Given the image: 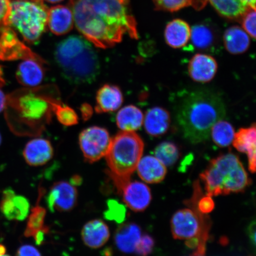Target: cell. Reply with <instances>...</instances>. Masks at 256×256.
<instances>
[{
	"mask_svg": "<svg viewBox=\"0 0 256 256\" xmlns=\"http://www.w3.org/2000/svg\"><path fill=\"white\" fill-rule=\"evenodd\" d=\"M44 60L26 59L19 64L16 76L18 81L26 87L34 88L40 85L44 78Z\"/></svg>",
	"mask_w": 256,
	"mask_h": 256,
	"instance_id": "obj_14",
	"label": "cell"
},
{
	"mask_svg": "<svg viewBox=\"0 0 256 256\" xmlns=\"http://www.w3.org/2000/svg\"><path fill=\"white\" fill-rule=\"evenodd\" d=\"M224 44L228 52L236 55L247 51L250 40L244 30L238 26H232L224 33Z\"/></svg>",
	"mask_w": 256,
	"mask_h": 256,
	"instance_id": "obj_25",
	"label": "cell"
},
{
	"mask_svg": "<svg viewBox=\"0 0 256 256\" xmlns=\"http://www.w3.org/2000/svg\"><path fill=\"white\" fill-rule=\"evenodd\" d=\"M124 202L135 212H142L148 206L152 193L146 184L140 182H129L121 192Z\"/></svg>",
	"mask_w": 256,
	"mask_h": 256,
	"instance_id": "obj_13",
	"label": "cell"
},
{
	"mask_svg": "<svg viewBox=\"0 0 256 256\" xmlns=\"http://www.w3.org/2000/svg\"><path fill=\"white\" fill-rule=\"evenodd\" d=\"M69 8L78 30L96 46L113 47L126 34L138 38L130 0H70Z\"/></svg>",
	"mask_w": 256,
	"mask_h": 256,
	"instance_id": "obj_1",
	"label": "cell"
},
{
	"mask_svg": "<svg viewBox=\"0 0 256 256\" xmlns=\"http://www.w3.org/2000/svg\"><path fill=\"white\" fill-rule=\"evenodd\" d=\"M16 256H42L36 248L31 245H24L18 248Z\"/></svg>",
	"mask_w": 256,
	"mask_h": 256,
	"instance_id": "obj_39",
	"label": "cell"
},
{
	"mask_svg": "<svg viewBox=\"0 0 256 256\" xmlns=\"http://www.w3.org/2000/svg\"><path fill=\"white\" fill-rule=\"evenodd\" d=\"M233 146L238 152L248 154V168L252 172L256 171V126L247 128H242L235 134L233 140Z\"/></svg>",
	"mask_w": 256,
	"mask_h": 256,
	"instance_id": "obj_20",
	"label": "cell"
},
{
	"mask_svg": "<svg viewBox=\"0 0 256 256\" xmlns=\"http://www.w3.org/2000/svg\"><path fill=\"white\" fill-rule=\"evenodd\" d=\"M153 2L158 10L172 12L190 6L200 9L206 5L207 0H153Z\"/></svg>",
	"mask_w": 256,
	"mask_h": 256,
	"instance_id": "obj_31",
	"label": "cell"
},
{
	"mask_svg": "<svg viewBox=\"0 0 256 256\" xmlns=\"http://www.w3.org/2000/svg\"><path fill=\"white\" fill-rule=\"evenodd\" d=\"M136 168L140 178L148 184L160 183L167 174L166 166L158 158L150 156L140 158Z\"/></svg>",
	"mask_w": 256,
	"mask_h": 256,
	"instance_id": "obj_22",
	"label": "cell"
},
{
	"mask_svg": "<svg viewBox=\"0 0 256 256\" xmlns=\"http://www.w3.org/2000/svg\"><path fill=\"white\" fill-rule=\"evenodd\" d=\"M154 246V240L152 236L145 234L140 238L135 252L139 256H148L152 251Z\"/></svg>",
	"mask_w": 256,
	"mask_h": 256,
	"instance_id": "obj_36",
	"label": "cell"
},
{
	"mask_svg": "<svg viewBox=\"0 0 256 256\" xmlns=\"http://www.w3.org/2000/svg\"><path fill=\"white\" fill-rule=\"evenodd\" d=\"M156 158L165 166H171L178 161L180 152L177 146L171 142H162L156 147Z\"/></svg>",
	"mask_w": 256,
	"mask_h": 256,
	"instance_id": "obj_32",
	"label": "cell"
},
{
	"mask_svg": "<svg viewBox=\"0 0 256 256\" xmlns=\"http://www.w3.org/2000/svg\"><path fill=\"white\" fill-rule=\"evenodd\" d=\"M6 104H7V96L0 88V113L6 110Z\"/></svg>",
	"mask_w": 256,
	"mask_h": 256,
	"instance_id": "obj_42",
	"label": "cell"
},
{
	"mask_svg": "<svg viewBox=\"0 0 256 256\" xmlns=\"http://www.w3.org/2000/svg\"><path fill=\"white\" fill-rule=\"evenodd\" d=\"M240 20L244 31L256 39V10L249 7Z\"/></svg>",
	"mask_w": 256,
	"mask_h": 256,
	"instance_id": "obj_35",
	"label": "cell"
},
{
	"mask_svg": "<svg viewBox=\"0 0 256 256\" xmlns=\"http://www.w3.org/2000/svg\"><path fill=\"white\" fill-rule=\"evenodd\" d=\"M81 111L83 119L87 120L89 119L92 114V110L90 105L84 104L82 105Z\"/></svg>",
	"mask_w": 256,
	"mask_h": 256,
	"instance_id": "obj_40",
	"label": "cell"
},
{
	"mask_svg": "<svg viewBox=\"0 0 256 256\" xmlns=\"http://www.w3.org/2000/svg\"><path fill=\"white\" fill-rule=\"evenodd\" d=\"M82 238L88 247L92 248H100L110 239V229L103 220H92L83 226Z\"/></svg>",
	"mask_w": 256,
	"mask_h": 256,
	"instance_id": "obj_19",
	"label": "cell"
},
{
	"mask_svg": "<svg viewBox=\"0 0 256 256\" xmlns=\"http://www.w3.org/2000/svg\"><path fill=\"white\" fill-rule=\"evenodd\" d=\"M82 178L78 176H74L72 178L71 184L74 186L79 185L81 184Z\"/></svg>",
	"mask_w": 256,
	"mask_h": 256,
	"instance_id": "obj_43",
	"label": "cell"
},
{
	"mask_svg": "<svg viewBox=\"0 0 256 256\" xmlns=\"http://www.w3.org/2000/svg\"><path fill=\"white\" fill-rule=\"evenodd\" d=\"M225 115V106L218 96L208 91H198L182 102L177 118L186 138L196 144L206 140L214 124Z\"/></svg>",
	"mask_w": 256,
	"mask_h": 256,
	"instance_id": "obj_2",
	"label": "cell"
},
{
	"mask_svg": "<svg viewBox=\"0 0 256 256\" xmlns=\"http://www.w3.org/2000/svg\"><path fill=\"white\" fill-rule=\"evenodd\" d=\"M124 102L123 94L116 86L104 84L96 95V111L98 114L114 112L119 108Z\"/></svg>",
	"mask_w": 256,
	"mask_h": 256,
	"instance_id": "obj_18",
	"label": "cell"
},
{
	"mask_svg": "<svg viewBox=\"0 0 256 256\" xmlns=\"http://www.w3.org/2000/svg\"><path fill=\"white\" fill-rule=\"evenodd\" d=\"M142 238L140 227L134 223L122 224L116 230L114 242L117 248L126 254L135 252Z\"/></svg>",
	"mask_w": 256,
	"mask_h": 256,
	"instance_id": "obj_21",
	"label": "cell"
},
{
	"mask_svg": "<svg viewBox=\"0 0 256 256\" xmlns=\"http://www.w3.org/2000/svg\"><path fill=\"white\" fill-rule=\"evenodd\" d=\"M78 200V192L68 182H56L50 188L46 198L47 206L51 212H67L74 208Z\"/></svg>",
	"mask_w": 256,
	"mask_h": 256,
	"instance_id": "obj_11",
	"label": "cell"
},
{
	"mask_svg": "<svg viewBox=\"0 0 256 256\" xmlns=\"http://www.w3.org/2000/svg\"><path fill=\"white\" fill-rule=\"evenodd\" d=\"M108 210L104 212L106 218L114 220L117 223L124 222L126 216V208L116 200H110L108 201Z\"/></svg>",
	"mask_w": 256,
	"mask_h": 256,
	"instance_id": "obj_34",
	"label": "cell"
},
{
	"mask_svg": "<svg viewBox=\"0 0 256 256\" xmlns=\"http://www.w3.org/2000/svg\"><path fill=\"white\" fill-rule=\"evenodd\" d=\"M48 10L44 0H14L11 2L9 26L26 42L36 44L46 32Z\"/></svg>",
	"mask_w": 256,
	"mask_h": 256,
	"instance_id": "obj_7",
	"label": "cell"
},
{
	"mask_svg": "<svg viewBox=\"0 0 256 256\" xmlns=\"http://www.w3.org/2000/svg\"><path fill=\"white\" fill-rule=\"evenodd\" d=\"M191 28L190 25L181 19H174L166 28L164 36L166 43L172 48H181L186 46L190 40Z\"/></svg>",
	"mask_w": 256,
	"mask_h": 256,
	"instance_id": "obj_24",
	"label": "cell"
},
{
	"mask_svg": "<svg viewBox=\"0 0 256 256\" xmlns=\"http://www.w3.org/2000/svg\"><path fill=\"white\" fill-rule=\"evenodd\" d=\"M10 256L8 255H6V254H4V255H2V256Z\"/></svg>",
	"mask_w": 256,
	"mask_h": 256,
	"instance_id": "obj_49",
	"label": "cell"
},
{
	"mask_svg": "<svg viewBox=\"0 0 256 256\" xmlns=\"http://www.w3.org/2000/svg\"><path fill=\"white\" fill-rule=\"evenodd\" d=\"M52 112L56 114L58 120L65 126H72L78 123V114L72 108L62 104L55 100L52 104Z\"/></svg>",
	"mask_w": 256,
	"mask_h": 256,
	"instance_id": "obj_33",
	"label": "cell"
},
{
	"mask_svg": "<svg viewBox=\"0 0 256 256\" xmlns=\"http://www.w3.org/2000/svg\"><path fill=\"white\" fill-rule=\"evenodd\" d=\"M74 21L71 8L64 6H56L48 10L47 26L56 35L68 34L72 30Z\"/></svg>",
	"mask_w": 256,
	"mask_h": 256,
	"instance_id": "obj_16",
	"label": "cell"
},
{
	"mask_svg": "<svg viewBox=\"0 0 256 256\" xmlns=\"http://www.w3.org/2000/svg\"><path fill=\"white\" fill-rule=\"evenodd\" d=\"M224 18L240 20L250 7L246 0H208Z\"/></svg>",
	"mask_w": 256,
	"mask_h": 256,
	"instance_id": "obj_27",
	"label": "cell"
},
{
	"mask_svg": "<svg viewBox=\"0 0 256 256\" xmlns=\"http://www.w3.org/2000/svg\"><path fill=\"white\" fill-rule=\"evenodd\" d=\"M55 59L64 78L73 84H89L100 72L97 54L82 36H71L58 44Z\"/></svg>",
	"mask_w": 256,
	"mask_h": 256,
	"instance_id": "obj_3",
	"label": "cell"
},
{
	"mask_svg": "<svg viewBox=\"0 0 256 256\" xmlns=\"http://www.w3.org/2000/svg\"><path fill=\"white\" fill-rule=\"evenodd\" d=\"M54 150L49 140L44 138H35L30 140L24 151L26 162L31 166L46 164L52 158Z\"/></svg>",
	"mask_w": 256,
	"mask_h": 256,
	"instance_id": "obj_17",
	"label": "cell"
},
{
	"mask_svg": "<svg viewBox=\"0 0 256 256\" xmlns=\"http://www.w3.org/2000/svg\"><path fill=\"white\" fill-rule=\"evenodd\" d=\"M46 213V210L40 206H36L32 210L24 233L25 236L34 238L38 232L46 228V226H44V222Z\"/></svg>",
	"mask_w": 256,
	"mask_h": 256,
	"instance_id": "obj_30",
	"label": "cell"
},
{
	"mask_svg": "<svg viewBox=\"0 0 256 256\" xmlns=\"http://www.w3.org/2000/svg\"><path fill=\"white\" fill-rule=\"evenodd\" d=\"M250 238L254 247L256 246V222H254L250 225L248 229Z\"/></svg>",
	"mask_w": 256,
	"mask_h": 256,
	"instance_id": "obj_41",
	"label": "cell"
},
{
	"mask_svg": "<svg viewBox=\"0 0 256 256\" xmlns=\"http://www.w3.org/2000/svg\"><path fill=\"white\" fill-rule=\"evenodd\" d=\"M5 84V80L3 78V72L2 66H0V88L2 87Z\"/></svg>",
	"mask_w": 256,
	"mask_h": 256,
	"instance_id": "obj_44",
	"label": "cell"
},
{
	"mask_svg": "<svg viewBox=\"0 0 256 256\" xmlns=\"http://www.w3.org/2000/svg\"><path fill=\"white\" fill-rule=\"evenodd\" d=\"M246 1L250 7L256 10V0H246Z\"/></svg>",
	"mask_w": 256,
	"mask_h": 256,
	"instance_id": "obj_45",
	"label": "cell"
},
{
	"mask_svg": "<svg viewBox=\"0 0 256 256\" xmlns=\"http://www.w3.org/2000/svg\"><path fill=\"white\" fill-rule=\"evenodd\" d=\"M2 142V138L1 134H0V145H1Z\"/></svg>",
	"mask_w": 256,
	"mask_h": 256,
	"instance_id": "obj_48",
	"label": "cell"
},
{
	"mask_svg": "<svg viewBox=\"0 0 256 256\" xmlns=\"http://www.w3.org/2000/svg\"><path fill=\"white\" fill-rule=\"evenodd\" d=\"M0 34V60L42 59L19 40L17 34L10 27L2 28Z\"/></svg>",
	"mask_w": 256,
	"mask_h": 256,
	"instance_id": "obj_10",
	"label": "cell"
},
{
	"mask_svg": "<svg viewBox=\"0 0 256 256\" xmlns=\"http://www.w3.org/2000/svg\"><path fill=\"white\" fill-rule=\"evenodd\" d=\"M192 43L194 48L200 50H206L212 46L215 40V34L209 25L200 24L191 28Z\"/></svg>",
	"mask_w": 256,
	"mask_h": 256,
	"instance_id": "obj_28",
	"label": "cell"
},
{
	"mask_svg": "<svg viewBox=\"0 0 256 256\" xmlns=\"http://www.w3.org/2000/svg\"><path fill=\"white\" fill-rule=\"evenodd\" d=\"M144 148L143 140L134 132L122 131L112 139L105 156L110 168L108 174L118 191L130 182V176L142 158Z\"/></svg>",
	"mask_w": 256,
	"mask_h": 256,
	"instance_id": "obj_5",
	"label": "cell"
},
{
	"mask_svg": "<svg viewBox=\"0 0 256 256\" xmlns=\"http://www.w3.org/2000/svg\"><path fill=\"white\" fill-rule=\"evenodd\" d=\"M196 207L198 210L203 214H209L212 212L215 207V204L210 196H206L200 198L197 202Z\"/></svg>",
	"mask_w": 256,
	"mask_h": 256,
	"instance_id": "obj_38",
	"label": "cell"
},
{
	"mask_svg": "<svg viewBox=\"0 0 256 256\" xmlns=\"http://www.w3.org/2000/svg\"><path fill=\"white\" fill-rule=\"evenodd\" d=\"M112 138L107 130L91 126L83 130L79 136V144L86 161L92 163L106 156Z\"/></svg>",
	"mask_w": 256,
	"mask_h": 256,
	"instance_id": "obj_9",
	"label": "cell"
},
{
	"mask_svg": "<svg viewBox=\"0 0 256 256\" xmlns=\"http://www.w3.org/2000/svg\"><path fill=\"white\" fill-rule=\"evenodd\" d=\"M144 114L142 110L135 106H126L118 112L116 124L122 131L135 132L142 127L144 122Z\"/></svg>",
	"mask_w": 256,
	"mask_h": 256,
	"instance_id": "obj_26",
	"label": "cell"
},
{
	"mask_svg": "<svg viewBox=\"0 0 256 256\" xmlns=\"http://www.w3.org/2000/svg\"><path fill=\"white\" fill-rule=\"evenodd\" d=\"M6 248L4 245L0 244V256L6 254Z\"/></svg>",
	"mask_w": 256,
	"mask_h": 256,
	"instance_id": "obj_46",
	"label": "cell"
},
{
	"mask_svg": "<svg viewBox=\"0 0 256 256\" xmlns=\"http://www.w3.org/2000/svg\"><path fill=\"white\" fill-rule=\"evenodd\" d=\"M218 70L216 60L206 54H198L190 60L188 70L194 81L208 82L215 76Z\"/></svg>",
	"mask_w": 256,
	"mask_h": 256,
	"instance_id": "obj_15",
	"label": "cell"
},
{
	"mask_svg": "<svg viewBox=\"0 0 256 256\" xmlns=\"http://www.w3.org/2000/svg\"><path fill=\"white\" fill-rule=\"evenodd\" d=\"M46 1L50 3H57L63 1V0H46Z\"/></svg>",
	"mask_w": 256,
	"mask_h": 256,
	"instance_id": "obj_47",
	"label": "cell"
},
{
	"mask_svg": "<svg viewBox=\"0 0 256 256\" xmlns=\"http://www.w3.org/2000/svg\"><path fill=\"white\" fill-rule=\"evenodd\" d=\"M144 122L146 132L149 135L159 136L168 130L170 116L168 111L164 108L155 107L146 112L144 118Z\"/></svg>",
	"mask_w": 256,
	"mask_h": 256,
	"instance_id": "obj_23",
	"label": "cell"
},
{
	"mask_svg": "<svg viewBox=\"0 0 256 256\" xmlns=\"http://www.w3.org/2000/svg\"><path fill=\"white\" fill-rule=\"evenodd\" d=\"M201 194L200 185L196 182L194 184V198L190 201L194 209L178 210L172 216L171 222L172 232L174 238L199 239L197 250L192 254L196 256H206V244L209 231V224L204 218L203 214L196 210L197 199Z\"/></svg>",
	"mask_w": 256,
	"mask_h": 256,
	"instance_id": "obj_8",
	"label": "cell"
},
{
	"mask_svg": "<svg viewBox=\"0 0 256 256\" xmlns=\"http://www.w3.org/2000/svg\"><path fill=\"white\" fill-rule=\"evenodd\" d=\"M200 177L210 197L242 192L251 184L238 156L231 152L212 160Z\"/></svg>",
	"mask_w": 256,
	"mask_h": 256,
	"instance_id": "obj_4",
	"label": "cell"
},
{
	"mask_svg": "<svg viewBox=\"0 0 256 256\" xmlns=\"http://www.w3.org/2000/svg\"><path fill=\"white\" fill-rule=\"evenodd\" d=\"M55 100L42 94L40 89H23L7 96L6 108H9V118L14 117L15 122L30 128V132H38L50 120Z\"/></svg>",
	"mask_w": 256,
	"mask_h": 256,
	"instance_id": "obj_6",
	"label": "cell"
},
{
	"mask_svg": "<svg viewBox=\"0 0 256 256\" xmlns=\"http://www.w3.org/2000/svg\"><path fill=\"white\" fill-rule=\"evenodd\" d=\"M210 135L218 146H228L234 138V128L228 122L220 120L211 128Z\"/></svg>",
	"mask_w": 256,
	"mask_h": 256,
	"instance_id": "obj_29",
	"label": "cell"
},
{
	"mask_svg": "<svg viewBox=\"0 0 256 256\" xmlns=\"http://www.w3.org/2000/svg\"><path fill=\"white\" fill-rule=\"evenodd\" d=\"M11 2V0H0V31L3 28L10 26Z\"/></svg>",
	"mask_w": 256,
	"mask_h": 256,
	"instance_id": "obj_37",
	"label": "cell"
},
{
	"mask_svg": "<svg viewBox=\"0 0 256 256\" xmlns=\"http://www.w3.org/2000/svg\"><path fill=\"white\" fill-rule=\"evenodd\" d=\"M30 208V202L25 197L16 195L10 188L3 191L0 202V210L6 218L23 220L28 216Z\"/></svg>",
	"mask_w": 256,
	"mask_h": 256,
	"instance_id": "obj_12",
	"label": "cell"
}]
</instances>
